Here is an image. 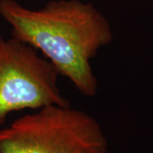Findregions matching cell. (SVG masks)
Masks as SVG:
<instances>
[{
  "label": "cell",
  "mask_w": 153,
  "mask_h": 153,
  "mask_svg": "<svg viewBox=\"0 0 153 153\" xmlns=\"http://www.w3.org/2000/svg\"><path fill=\"white\" fill-rule=\"evenodd\" d=\"M0 16L12 28V37L40 51L84 96L98 91L91 60L111 44L108 20L91 3L52 0L38 10L16 0H0Z\"/></svg>",
  "instance_id": "obj_1"
},
{
  "label": "cell",
  "mask_w": 153,
  "mask_h": 153,
  "mask_svg": "<svg viewBox=\"0 0 153 153\" xmlns=\"http://www.w3.org/2000/svg\"><path fill=\"white\" fill-rule=\"evenodd\" d=\"M0 153H108V141L90 114L50 105L1 128Z\"/></svg>",
  "instance_id": "obj_2"
},
{
  "label": "cell",
  "mask_w": 153,
  "mask_h": 153,
  "mask_svg": "<svg viewBox=\"0 0 153 153\" xmlns=\"http://www.w3.org/2000/svg\"><path fill=\"white\" fill-rule=\"evenodd\" d=\"M59 73L37 49L0 34V125L8 115L70 103L57 85Z\"/></svg>",
  "instance_id": "obj_3"
}]
</instances>
